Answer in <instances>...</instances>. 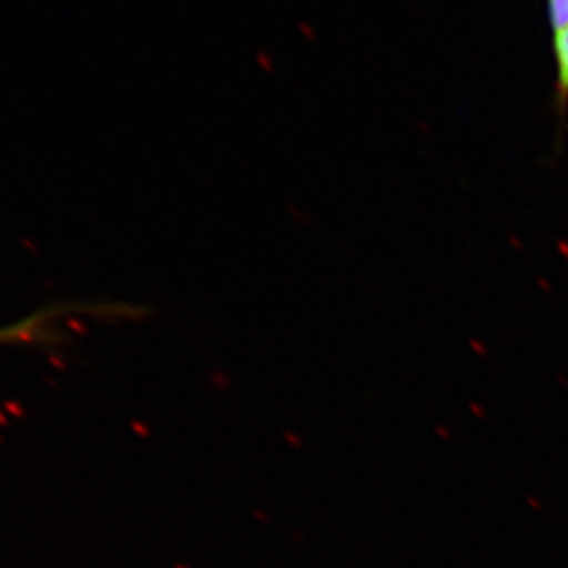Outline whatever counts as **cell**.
<instances>
[{"label": "cell", "instance_id": "1", "mask_svg": "<svg viewBox=\"0 0 568 568\" xmlns=\"http://www.w3.org/2000/svg\"><path fill=\"white\" fill-rule=\"evenodd\" d=\"M554 63H556V100L559 110L568 105V27L554 33Z\"/></svg>", "mask_w": 568, "mask_h": 568}, {"label": "cell", "instance_id": "2", "mask_svg": "<svg viewBox=\"0 0 568 568\" xmlns=\"http://www.w3.org/2000/svg\"><path fill=\"white\" fill-rule=\"evenodd\" d=\"M548 21L552 33H558L568 27V0H547Z\"/></svg>", "mask_w": 568, "mask_h": 568}, {"label": "cell", "instance_id": "3", "mask_svg": "<svg viewBox=\"0 0 568 568\" xmlns=\"http://www.w3.org/2000/svg\"><path fill=\"white\" fill-rule=\"evenodd\" d=\"M10 334H11V331H6V333H4V331H0V338H4V336H6V338H8V336H10Z\"/></svg>", "mask_w": 568, "mask_h": 568}]
</instances>
